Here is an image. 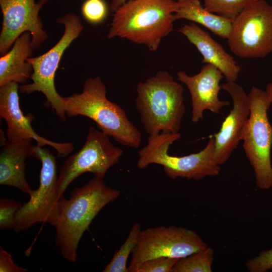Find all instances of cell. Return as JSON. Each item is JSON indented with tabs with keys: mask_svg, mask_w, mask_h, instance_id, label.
I'll use <instances>...</instances> for the list:
<instances>
[{
	"mask_svg": "<svg viewBox=\"0 0 272 272\" xmlns=\"http://www.w3.org/2000/svg\"><path fill=\"white\" fill-rule=\"evenodd\" d=\"M118 189L106 185L104 179L94 177L81 187L74 189L69 199H60L55 226V242L62 256L74 262L80 239L101 210L114 201Z\"/></svg>",
	"mask_w": 272,
	"mask_h": 272,
	"instance_id": "1",
	"label": "cell"
},
{
	"mask_svg": "<svg viewBox=\"0 0 272 272\" xmlns=\"http://www.w3.org/2000/svg\"><path fill=\"white\" fill-rule=\"evenodd\" d=\"M174 0H128L114 12L107 35L144 45L151 51L173 30Z\"/></svg>",
	"mask_w": 272,
	"mask_h": 272,
	"instance_id": "2",
	"label": "cell"
},
{
	"mask_svg": "<svg viewBox=\"0 0 272 272\" xmlns=\"http://www.w3.org/2000/svg\"><path fill=\"white\" fill-rule=\"evenodd\" d=\"M104 83L98 77H89L80 94L63 97V106L66 115H82L93 120L104 133L121 145L138 148L142 134L131 122L125 111L106 96Z\"/></svg>",
	"mask_w": 272,
	"mask_h": 272,
	"instance_id": "3",
	"label": "cell"
},
{
	"mask_svg": "<svg viewBox=\"0 0 272 272\" xmlns=\"http://www.w3.org/2000/svg\"><path fill=\"white\" fill-rule=\"evenodd\" d=\"M136 109L149 135L179 133L185 111L183 86L160 71L137 86Z\"/></svg>",
	"mask_w": 272,
	"mask_h": 272,
	"instance_id": "4",
	"label": "cell"
},
{
	"mask_svg": "<svg viewBox=\"0 0 272 272\" xmlns=\"http://www.w3.org/2000/svg\"><path fill=\"white\" fill-rule=\"evenodd\" d=\"M180 137L179 133L163 132L149 135L147 145L138 152L137 167L142 169L151 164L162 165L165 174L173 179L180 177L200 180L218 175L221 168L214 157V137L198 153L181 157L169 155L170 146Z\"/></svg>",
	"mask_w": 272,
	"mask_h": 272,
	"instance_id": "5",
	"label": "cell"
},
{
	"mask_svg": "<svg viewBox=\"0 0 272 272\" xmlns=\"http://www.w3.org/2000/svg\"><path fill=\"white\" fill-rule=\"evenodd\" d=\"M247 97L250 115L242 135L243 148L254 170L256 186L267 190L272 187V125L267 117L272 100L266 91L255 87Z\"/></svg>",
	"mask_w": 272,
	"mask_h": 272,
	"instance_id": "6",
	"label": "cell"
},
{
	"mask_svg": "<svg viewBox=\"0 0 272 272\" xmlns=\"http://www.w3.org/2000/svg\"><path fill=\"white\" fill-rule=\"evenodd\" d=\"M57 22L64 26L62 36L57 43L45 53L28 58L33 67L31 77L32 82L21 86L20 91L27 94L36 91L43 93L53 111L63 121L66 118L63 106V97L56 90L55 75L65 50L80 36L84 27L79 17L74 14H66L58 18Z\"/></svg>",
	"mask_w": 272,
	"mask_h": 272,
	"instance_id": "7",
	"label": "cell"
},
{
	"mask_svg": "<svg viewBox=\"0 0 272 272\" xmlns=\"http://www.w3.org/2000/svg\"><path fill=\"white\" fill-rule=\"evenodd\" d=\"M33 157L41 163L39 186L16 213L13 229L15 232L27 230L37 223L54 226L58 215L62 196L58 193L55 157L49 149L38 145L34 147Z\"/></svg>",
	"mask_w": 272,
	"mask_h": 272,
	"instance_id": "8",
	"label": "cell"
},
{
	"mask_svg": "<svg viewBox=\"0 0 272 272\" xmlns=\"http://www.w3.org/2000/svg\"><path fill=\"white\" fill-rule=\"evenodd\" d=\"M208 246L195 231L182 227L159 226L141 230L131 253L128 272H136L142 263L152 258L179 259Z\"/></svg>",
	"mask_w": 272,
	"mask_h": 272,
	"instance_id": "9",
	"label": "cell"
},
{
	"mask_svg": "<svg viewBox=\"0 0 272 272\" xmlns=\"http://www.w3.org/2000/svg\"><path fill=\"white\" fill-rule=\"evenodd\" d=\"M229 48L243 58H262L272 52V6L258 0L233 20Z\"/></svg>",
	"mask_w": 272,
	"mask_h": 272,
	"instance_id": "10",
	"label": "cell"
},
{
	"mask_svg": "<svg viewBox=\"0 0 272 272\" xmlns=\"http://www.w3.org/2000/svg\"><path fill=\"white\" fill-rule=\"evenodd\" d=\"M122 154L123 150L115 146L109 137L90 126L82 147L71 155L59 169L57 182L59 196H63L75 179L85 173L104 179L108 170L118 162Z\"/></svg>",
	"mask_w": 272,
	"mask_h": 272,
	"instance_id": "11",
	"label": "cell"
},
{
	"mask_svg": "<svg viewBox=\"0 0 272 272\" xmlns=\"http://www.w3.org/2000/svg\"><path fill=\"white\" fill-rule=\"evenodd\" d=\"M48 0H0L3 14L0 35V54L7 53L15 41L24 33L32 36L33 50L39 49L47 39L39 13Z\"/></svg>",
	"mask_w": 272,
	"mask_h": 272,
	"instance_id": "12",
	"label": "cell"
},
{
	"mask_svg": "<svg viewBox=\"0 0 272 272\" xmlns=\"http://www.w3.org/2000/svg\"><path fill=\"white\" fill-rule=\"evenodd\" d=\"M18 89V84L14 82L0 86V116L7 123V140L30 139L35 140L40 146L52 147L56 151L58 157L69 154L74 150L72 143L53 142L35 132L31 125L34 116L24 114L20 106Z\"/></svg>",
	"mask_w": 272,
	"mask_h": 272,
	"instance_id": "13",
	"label": "cell"
},
{
	"mask_svg": "<svg viewBox=\"0 0 272 272\" xmlns=\"http://www.w3.org/2000/svg\"><path fill=\"white\" fill-rule=\"evenodd\" d=\"M221 87L231 96L233 107L223 121L219 131L213 135L214 157L219 165L225 164L237 148L250 115L247 95L242 87L235 82H227Z\"/></svg>",
	"mask_w": 272,
	"mask_h": 272,
	"instance_id": "14",
	"label": "cell"
},
{
	"mask_svg": "<svg viewBox=\"0 0 272 272\" xmlns=\"http://www.w3.org/2000/svg\"><path fill=\"white\" fill-rule=\"evenodd\" d=\"M224 77L218 69L208 63L194 76H189L184 71L178 72L177 80L186 86L191 96L192 122L202 120L205 110L218 114L221 108L230 104L218 97L221 89L219 83Z\"/></svg>",
	"mask_w": 272,
	"mask_h": 272,
	"instance_id": "15",
	"label": "cell"
},
{
	"mask_svg": "<svg viewBox=\"0 0 272 272\" xmlns=\"http://www.w3.org/2000/svg\"><path fill=\"white\" fill-rule=\"evenodd\" d=\"M32 139L8 140L0 153V184L13 186L29 195L33 190L25 176L27 158L33 157Z\"/></svg>",
	"mask_w": 272,
	"mask_h": 272,
	"instance_id": "16",
	"label": "cell"
},
{
	"mask_svg": "<svg viewBox=\"0 0 272 272\" xmlns=\"http://www.w3.org/2000/svg\"><path fill=\"white\" fill-rule=\"evenodd\" d=\"M178 31L193 44L203 56L202 62L218 69L227 82H235L241 70L233 57L206 31L194 23L186 24Z\"/></svg>",
	"mask_w": 272,
	"mask_h": 272,
	"instance_id": "17",
	"label": "cell"
},
{
	"mask_svg": "<svg viewBox=\"0 0 272 272\" xmlns=\"http://www.w3.org/2000/svg\"><path fill=\"white\" fill-rule=\"evenodd\" d=\"M33 51L31 35L25 32L0 58V86L12 82L25 84L33 73L32 66L28 61Z\"/></svg>",
	"mask_w": 272,
	"mask_h": 272,
	"instance_id": "18",
	"label": "cell"
},
{
	"mask_svg": "<svg viewBox=\"0 0 272 272\" xmlns=\"http://www.w3.org/2000/svg\"><path fill=\"white\" fill-rule=\"evenodd\" d=\"M178 7L174 14L175 20L185 19L198 23L215 35L224 39L229 38L232 30L233 19L207 10L199 0H178Z\"/></svg>",
	"mask_w": 272,
	"mask_h": 272,
	"instance_id": "19",
	"label": "cell"
},
{
	"mask_svg": "<svg viewBox=\"0 0 272 272\" xmlns=\"http://www.w3.org/2000/svg\"><path fill=\"white\" fill-rule=\"evenodd\" d=\"M214 257L213 249L208 246L199 251L179 258L172 272H212Z\"/></svg>",
	"mask_w": 272,
	"mask_h": 272,
	"instance_id": "20",
	"label": "cell"
},
{
	"mask_svg": "<svg viewBox=\"0 0 272 272\" xmlns=\"http://www.w3.org/2000/svg\"><path fill=\"white\" fill-rule=\"evenodd\" d=\"M141 231L140 224L135 222L126 239L115 252L111 261L103 270V272H128L127 267V259L137 244Z\"/></svg>",
	"mask_w": 272,
	"mask_h": 272,
	"instance_id": "21",
	"label": "cell"
},
{
	"mask_svg": "<svg viewBox=\"0 0 272 272\" xmlns=\"http://www.w3.org/2000/svg\"><path fill=\"white\" fill-rule=\"evenodd\" d=\"M258 0H203V7L210 12L234 19L246 8Z\"/></svg>",
	"mask_w": 272,
	"mask_h": 272,
	"instance_id": "22",
	"label": "cell"
},
{
	"mask_svg": "<svg viewBox=\"0 0 272 272\" xmlns=\"http://www.w3.org/2000/svg\"><path fill=\"white\" fill-rule=\"evenodd\" d=\"M81 11L85 19L93 24L102 23L108 15V8L104 0H86Z\"/></svg>",
	"mask_w": 272,
	"mask_h": 272,
	"instance_id": "23",
	"label": "cell"
},
{
	"mask_svg": "<svg viewBox=\"0 0 272 272\" xmlns=\"http://www.w3.org/2000/svg\"><path fill=\"white\" fill-rule=\"evenodd\" d=\"M22 204L7 198L0 199V229H14L16 214Z\"/></svg>",
	"mask_w": 272,
	"mask_h": 272,
	"instance_id": "24",
	"label": "cell"
},
{
	"mask_svg": "<svg viewBox=\"0 0 272 272\" xmlns=\"http://www.w3.org/2000/svg\"><path fill=\"white\" fill-rule=\"evenodd\" d=\"M179 259L158 257L142 263L136 272H172V269Z\"/></svg>",
	"mask_w": 272,
	"mask_h": 272,
	"instance_id": "25",
	"label": "cell"
},
{
	"mask_svg": "<svg viewBox=\"0 0 272 272\" xmlns=\"http://www.w3.org/2000/svg\"><path fill=\"white\" fill-rule=\"evenodd\" d=\"M245 266L250 272H266L272 269V248L262 250L257 256L248 259Z\"/></svg>",
	"mask_w": 272,
	"mask_h": 272,
	"instance_id": "26",
	"label": "cell"
},
{
	"mask_svg": "<svg viewBox=\"0 0 272 272\" xmlns=\"http://www.w3.org/2000/svg\"><path fill=\"white\" fill-rule=\"evenodd\" d=\"M27 269L17 265L13 260L12 255L0 246V271L26 272Z\"/></svg>",
	"mask_w": 272,
	"mask_h": 272,
	"instance_id": "27",
	"label": "cell"
},
{
	"mask_svg": "<svg viewBox=\"0 0 272 272\" xmlns=\"http://www.w3.org/2000/svg\"><path fill=\"white\" fill-rule=\"evenodd\" d=\"M128 0H112L110 5V9L111 12H115L122 5L125 3Z\"/></svg>",
	"mask_w": 272,
	"mask_h": 272,
	"instance_id": "28",
	"label": "cell"
},
{
	"mask_svg": "<svg viewBox=\"0 0 272 272\" xmlns=\"http://www.w3.org/2000/svg\"><path fill=\"white\" fill-rule=\"evenodd\" d=\"M265 91L267 92L272 100V83H269L266 85Z\"/></svg>",
	"mask_w": 272,
	"mask_h": 272,
	"instance_id": "29",
	"label": "cell"
}]
</instances>
